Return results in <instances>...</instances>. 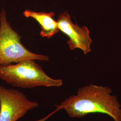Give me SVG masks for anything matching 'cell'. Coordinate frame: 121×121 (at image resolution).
Segmentation results:
<instances>
[{
    "label": "cell",
    "mask_w": 121,
    "mask_h": 121,
    "mask_svg": "<svg viewBox=\"0 0 121 121\" xmlns=\"http://www.w3.org/2000/svg\"><path fill=\"white\" fill-rule=\"evenodd\" d=\"M39 106L21 91L0 85V121H17Z\"/></svg>",
    "instance_id": "4"
},
{
    "label": "cell",
    "mask_w": 121,
    "mask_h": 121,
    "mask_svg": "<svg viewBox=\"0 0 121 121\" xmlns=\"http://www.w3.org/2000/svg\"><path fill=\"white\" fill-rule=\"evenodd\" d=\"M21 36L7 21L4 9L0 12V65L17 63L23 60L48 61L47 56L35 53L25 48Z\"/></svg>",
    "instance_id": "3"
},
{
    "label": "cell",
    "mask_w": 121,
    "mask_h": 121,
    "mask_svg": "<svg viewBox=\"0 0 121 121\" xmlns=\"http://www.w3.org/2000/svg\"><path fill=\"white\" fill-rule=\"evenodd\" d=\"M0 78L13 86L23 88L41 86L59 87L63 84L61 79L49 77L34 60L0 65Z\"/></svg>",
    "instance_id": "2"
},
{
    "label": "cell",
    "mask_w": 121,
    "mask_h": 121,
    "mask_svg": "<svg viewBox=\"0 0 121 121\" xmlns=\"http://www.w3.org/2000/svg\"><path fill=\"white\" fill-rule=\"evenodd\" d=\"M112 90L107 87L94 84L80 88L76 95L70 96L49 115L36 121H45L52 114L64 109L71 117L82 118L90 113L99 112L108 115L114 121H121V105L117 96L111 95Z\"/></svg>",
    "instance_id": "1"
},
{
    "label": "cell",
    "mask_w": 121,
    "mask_h": 121,
    "mask_svg": "<svg viewBox=\"0 0 121 121\" xmlns=\"http://www.w3.org/2000/svg\"><path fill=\"white\" fill-rule=\"evenodd\" d=\"M56 21L59 30L69 38L67 43L71 50L79 48L82 50L84 54L91 51L92 40L86 26L80 27L77 24H73L67 11L61 13Z\"/></svg>",
    "instance_id": "5"
},
{
    "label": "cell",
    "mask_w": 121,
    "mask_h": 121,
    "mask_svg": "<svg viewBox=\"0 0 121 121\" xmlns=\"http://www.w3.org/2000/svg\"><path fill=\"white\" fill-rule=\"evenodd\" d=\"M23 14L27 18L34 19L39 23L41 28L40 35L42 37L50 38L60 31L57 22L53 18L55 14L53 12H36L26 9Z\"/></svg>",
    "instance_id": "6"
}]
</instances>
